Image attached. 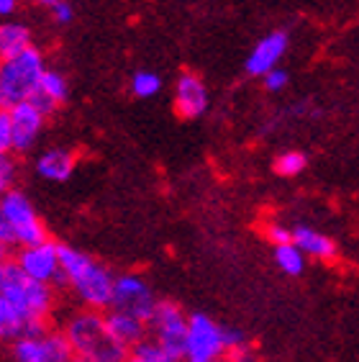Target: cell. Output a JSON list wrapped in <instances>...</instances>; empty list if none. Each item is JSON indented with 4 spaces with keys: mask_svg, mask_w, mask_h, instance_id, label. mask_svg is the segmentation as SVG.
<instances>
[{
    "mask_svg": "<svg viewBox=\"0 0 359 362\" xmlns=\"http://www.w3.org/2000/svg\"><path fill=\"white\" fill-rule=\"evenodd\" d=\"M52 288L49 283L31 278L16 259L0 265V334L3 339L44 334L49 311H52Z\"/></svg>",
    "mask_w": 359,
    "mask_h": 362,
    "instance_id": "1",
    "label": "cell"
},
{
    "mask_svg": "<svg viewBox=\"0 0 359 362\" xmlns=\"http://www.w3.org/2000/svg\"><path fill=\"white\" fill-rule=\"evenodd\" d=\"M187 327H190V316L182 314V308L172 300H159L157 311L149 319V334L182 360L187 347Z\"/></svg>",
    "mask_w": 359,
    "mask_h": 362,
    "instance_id": "7",
    "label": "cell"
},
{
    "mask_svg": "<svg viewBox=\"0 0 359 362\" xmlns=\"http://www.w3.org/2000/svg\"><path fill=\"white\" fill-rule=\"evenodd\" d=\"M126 362H146V360H144V357H139V355H134V352H131V355L126 357Z\"/></svg>",
    "mask_w": 359,
    "mask_h": 362,
    "instance_id": "30",
    "label": "cell"
},
{
    "mask_svg": "<svg viewBox=\"0 0 359 362\" xmlns=\"http://www.w3.org/2000/svg\"><path fill=\"white\" fill-rule=\"evenodd\" d=\"M26 100H28V103H31V105H36V108H39V111H42L44 116H49V113H54V108H57V105H59V103H57V100H54V98L49 95V90H47V88H44L42 83L36 85V88H34V90H31V95H28Z\"/></svg>",
    "mask_w": 359,
    "mask_h": 362,
    "instance_id": "23",
    "label": "cell"
},
{
    "mask_svg": "<svg viewBox=\"0 0 359 362\" xmlns=\"http://www.w3.org/2000/svg\"><path fill=\"white\" fill-rule=\"evenodd\" d=\"M288 49V34L285 31H275V34L264 36L262 42L257 44L254 52L247 59V72L249 75H267L269 70H275L277 59L285 54Z\"/></svg>",
    "mask_w": 359,
    "mask_h": 362,
    "instance_id": "13",
    "label": "cell"
},
{
    "mask_svg": "<svg viewBox=\"0 0 359 362\" xmlns=\"http://www.w3.org/2000/svg\"><path fill=\"white\" fill-rule=\"evenodd\" d=\"M16 262L23 267L26 275L42 280V283H54L57 275L62 272V259H59V244L54 242H42L31 244V247H21L16 255Z\"/></svg>",
    "mask_w": 359,
    "mask_h": 362,
    "instance_id": "10",
    "label": "cell"
},
{
    "mask_svg": "<svg viewBox=\"0 0 359 362\" xmlns=\"http://www.w3.org/2000/svg\"><path fill=\"white\" fill-rule=\"evenodd\" d=\"M159 88H162V80H159L154 72H136L131 80V90H134V95H139V98L157 95Z\"/></svg>",
    "mask_w": 359,
    "mask_h": 362,
    "instance_id": "21",
    "label": "cell"
},
{
    "mask_svg": "<svg viewBox=\"0 0 359 362\" xmlns=\"http://www.w3.org/2000/svg\"><path fill=\"white\" fill-rule=\"evenodd\" d=\"M221 355H226L223 327L206 314H193L187 327L185 360H221Z\"/></svg>",
    "mask_w": 359,
    "mask_h": 362,
    "instance_id": "9",
    "label": "cell"
},
{
    "mask_svg": "<svg viewBox=\"0 0 359 362\" xmlns=\"http://www.w3.org/2000/svg\"><path fill=\"white\" fill-rule=\"evenodd\" d=\"M8 111H11V124H13V152H26L36 141L39 132H42L47 116L36 105L28 103V100L16 103Z\"/></svg>",
    "mask_w": 359,
    "mask_h": 362,
    "instance_id": "11",
    "label": "cell"
},
{
    "mask_svg": "<svg viewBox=\"0 0 359 362\" xmlns=\"http://www.w3.org/2000/svg\"><path fill=\"white\" fill-rule=\"evenodd\" d=\"M272 170H275L280 177H295L305 170V154L303 152H285L280 154L275 162H272Z\"/></svg>",
    "mask_w": 359,
    "mask_h": 362,
    "instance_id": "20",
    "label": "cell"
},
{
    "mask_svg": "<svg viewBox=\"0 0 359 362\" xmlns=\"http://www.w3.org/2000/svg\"><path fill=\"white\" fill-rule=\"evenodd\" d=\"M13 360L16 362H75V349L69 344L67 334L44 332L34 337H18L13 339Z\"/></svg>",
    "mask_w": 359,
    "mask_h": 362,
    "instance_id": "6",
    "label": "cell"
},
{
    "mask_svg": "<svg viewBox=\"0 0 359 362\" xmlns=\"http://www.w3.org/2000/svg\"><path fill=\"white\" fill-rule=\"evenodd\" d=\"M0 149H3V154L8 149H13V124H11L8 108H3V113H0Z\"/></svg>",
    "mask_w": 359,
    "mask_h": 362,
    "instance_id": "24",
    "label": "cell"
},
{
    "mask_svg": "<svg viewBox=\"0 0 359 362\" xmlns=\"http://www.w3.org/2000/svg\"><path fill=\"white\" fill-rule=\"evenodd\" d=\"M16 11V0H0V13L8 16V13H13Z\"/></svg>",
    "mask_w": 359,
    "mask_h": 362,
    "instance_id": "29",
    "label": "cell"
},
{
    "mask_svg": "<svg viewBox=\"0 0 359 362\" xmlns=\"http://www.w3.org/2000/svg\"><path fill=\"white\" fill-rule=\"evenodd\" d=\"M267 237H269V242L277 247V244L293 242V231L285 229V226H280V223H269V226H267Z\"/></svg>",
    "mask_w": 359,
    "mask_h": 362,
    "instance_id": "26",
    "label": "cell"
},
{
    "mask_svg": "<svg viewBox=\"0 0 359 362\" xmlns=\"http://www.w3.org/2000/svg\"><path fill=\"white\" fill-rule=\"evenodd\" d=\"M157 303L159 300L154 298L152 288L146 286L144 278H139V275H118L116 278L111 308L124 311V314H131L149 324V319L157 311Z\"/></svg>",
    "mask_w": 359,
    "mask_h": 362,
    "instance_id": "8",
    "label": "cell"
},
{
    "mask_svg": "<svg viewBox=\"0 0 359 362\" xmlns=\"http://www.w3.org/2000/svg\"><path fill=\"white\" fill-rule=\"evenodd\" d=\"M208 105L206 85L193 72H182L177 80V90H175V113L180 119H198Z\"/></svg>",
    "mask_w": 359,
    "mask_h": 362,
    "instance_id": "12",
    "label": "cell"
},
{
    "mask_svg": "<svg viewBox=\"0 0 359 362\" xmlns=\"http://www.w3.org/2000/svg\"><path fill=\"white\" fill-rule=\"evenodd\" d=\"M64 334L75 355L88 362H126V357L131 355V349L113 337L105 314H100L98 308H88L72 316L64 327Z\"/></svg>",
    "mask_w": 359,
    "mask_h": 362,
    "instance_id": "2",
    "label": "cell"
},
{
    "mask_svg": "<svg viewBox=\"0 0 359 362\" xmlns=\"http://www.w3.org/2000/svg\"><path fill=\"white\" fill-rule=\"evenodd\" d=\"M52 11H54V18L59 23H69L72 21V8L67 6V3H64V0H59V3H57V6H52Z\"/></svg>",
    "mask_w": 359,
    "mask_h": 362,
    "instance_id": "28",
    "label": "cell"
},
{
    "mask_svg": "<svg viewBox=\"0 0 359 362\" xmlns=\"http://www.w3.org/2000/svg\"><path fill=\"white\" fill-rule=\"evenodd\" d=\"M13 177H16L13 160L3 157V160H0V185H3V190H11V185H13Z\"/></svg>",
    "mask_w": 359,
    "mask_h": 362,
    "instance_id": "27",
    "label": "cell"
},
{
    "mask_svg": "<svg viewBox=\"0 0 359 362\" xmlns=\"http://www.w3.org/2000/svg\"><path fill=\"white\" fill-rule=\"evenodd\" d=\"M75 362H88V360H83V357H75Z\"/></svg>",
    "mask_w": 359,
    "mask_h": 362,
    "instance_id": "32",
    "label": "cell"
},
{
    "mask_svg": "<svg viewBox=\"0 0 359 362\" xmlns=\"http://www.w3.org/2000/svg\"><path fill=\"white\" fill-rule=\"evenodd\" d=\"M42 85H44V88H47L49 95L54 98L57 103H64V100H67V95H69L67 83H64V77L59 75V72H44Z\"/></svg>",
    "mask_w": 359,
    "mask_h": 362,
    "instance_id": "22",
    "label": "cell"
},
{
    "mask_svg": "<svg viewBox=\"0 0 359 362\" xmlns=\"http://www.w3.org/2000/svg\"><path fill=\"white\" fill-rule=\"evenodd\" d=\"M44 59L34 47H28L13 59L3 62L0 70V103L3 108H13L16 103H23L36 85L44 77Z\"/></svg>",
    "mask_w": 359,
    "mask_h": 362,
    "instance_id": "5",
    "label": "cell"
},
{
    "mask_svg": "<svg viewBox=\"0 0 359 362\" xmlns=\"http://www.w3.org/2000/svg\"><path fill=\"white\" fill-rule=\"evenodd\" d=\"M39 3H42V6H49V8H52V6H57L59 0H39Z\"/></svg>",
    "mask_w": 359,
    "mask_h": 362,
    "instance_id": "31",
    "label": "cell"
},
{
    "mask_svg": "<svg viewBox=\"0 0 359 362\" xmlns=\"http://www.w3.org/2000/svg\"><path fill=\"white\" fill-rule=\"evenodd\" d=\"M105 321H108V329L113 332L121 344H126L129 349H134L139 341L144 339L146 332H149V324L131 314H124V311H116V308H108V314H105Z\"/></svg>",
    "mask_w": 359,
    "mask_h": 362,
    "instance_id": "14",
    "label": "cell"
},
{
    "mask_svg": "<svg viewBox=\"0 0 359 362\" xmlns=\"http://www.w3.org/2000/svg\"><path fill=\"white\" fill-rule=\"evenodd\" d=\"M285 85H288V72L285 70H269L267 75H264V88L267 90H283Z\"/></svg>",
    "mask_w": 359,
    "mask_h": 362,
    "instance_id": "25",
    "label": "cell"
},
{
    "mask_svg": "<svg viewBox=\"0 0 359 362\" xmlns=\"http://www.w3.org/2000/svg\"><path fill=\"white\" fill-rule=\"evenodd\" d=\"M75 154L67 149H49L36 160V173L47 177V180L64 182L69 180V175L75 173Z\"/></svg>",
    "mask_w": 359,
    "mask_h": 362,
    "instance_id": "15",
    "label": "cell"
},
{
    "mask_svg": "<svg viewBox=\"0 0 359 362\" xmlns=\"http://www.w3.org/2000/svg\"><path fill=\"white\" fill-rule=\"evenodd\" d=\"M293 242H295L305 255H311V257H318V259L336 257V242L329 239L326 234H321V231L308 229V226H295Z\"/></svg>",
    "mask_w": 359,
    "mask_h": 362,
    "instance_id": "16",
    "label": "cell"
},
{
    "mask_svg": "<svg viewBox=\"0 0 359 362\" xmlns=\"http://www.w3.org/2000/svg\"><path fill=\"white\" fill-rule=\"evenodd\" d=\"M59 259H62V270L69 278V288L77 293V298L83 300L85 306L98 308V311L111 308L113 286H116L111 270H105L93 257L72 250V247H64V244H59Z\"/></svg>",
    "mask_w": 359,
    "mask_h": 362,
    "instance_id": "3",
    "label": "cell"
},
{
    "mask_svg": "<svg viewBox=\"0 0 359 362\" xmlns=\"http://www.w3.org/2000/svg\"><path fill=\"white\" fill-rule=\"evenodd\" d=\"M131 352L139 357H144L146 362H182V357H177L175 352H170V349H167L159 339H154L152 334H146L144 339L139 341L136 347L131 349Z\"/></svg>",
    "mask_w": 359,
    "mask_h": 362,
    "instance_id": "19",
    "label": "cell"
},
{
    "mask_svg": "<svg viewBox=\"0 0 359 362\" xmlns=\"http://www.w3.org/2000/svg\"><path fill=\"white\" fill-rule=\"evenodd\" d=\"M275 262L277 267L285 272V275H300L305 270V252L298 247L295 242L288 244H277L275 247Z\"/></svg>",
    "mask_w": 359,
    "mask_h": 362,
    "instance_id": "18",
    "label": "cell"
},
{
    "mask_svg": "<svg viewBox=\"0 0 359 362\" xmlns=\"http://www.w3.org/2000/svg\"><path fill=\"white\" fill-rule=\"evenodd\" d=\"M28 47H31V34H28L26 26H21V23H8V26L0 28V57H3V62L18 57Z\"/></svg>",
    "mask_w": 359,
    "mask_h": 362,
    "instance_id": "17",
    "label": "cell"
},
{
    "mask_svg": "<svg viewBox=\"0 0 359 362\" xmlns=\"http://www.w3.org/2000/svg\"><path fill=\"white\" fill-rule=\"evenodd\" d=\"M47 229L34 206L18 190H6L0 203V242L3 247H31L47 242Z\"/></svg>",
    "mask_w": 359,
    "mask_h": 362,
    "instance_id": "4",
    "label": "cell"
}]
</instances>
